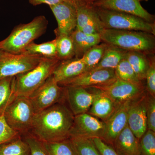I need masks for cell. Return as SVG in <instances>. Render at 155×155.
Segmentation results:
<instances>
[{"label": "cell", "instance_id": "74e56055", "mask_svg": "<svg viewBox=\"0 0 155 155\" xmlns=\"http://www.w3.org/2000/svg\"><path fill=\"white\" fill-rule=\"evenodd\" d=\"M33 6L38 5L41 4H47L49 6L54 5L64 2V0H28Z\"/></svg>", "mask_w": 155, "mask_h": 155}, {"label": "cell", "instance_id": "e0dca14e", "mask_svg": "<svg viewBox=\"0 0 155 155\" xmlns=\"http://www.w3.org/2000/svg\"><path fill=\"white\" fill-rule=\"evenodd\" d=\"M132 101H128L120 105L105 122V127L101 139L106 143L112 146L116 137L127 126V113Z\"/></svg>", "mask_w": 155, "mask_h": 155}, {"label": "cell", "instance_id": "8d00e7d4", "mask_svg": "<svg viewBox=\"0 0 155 155\" xmlns=\"http://www.w3.org/2000/svg\"><path fill=\"white\" fill-rule=\"evenodd\" d=\"M93 141L101 155H118L111 145L106 143L101 139H92Z\"/></svg>", "mask_w": 155, "mask_h": 155}, {"label": "cell", "instance_id": "5b68a950", "mask_svg": "<svg viewBox=\"0 0 155 155\" xmlns=\"http://www.w3.org/2000/svg\"><path fill=\"white\" fill-rule=\"evenodd\" d=\"M94 8L104 28L136 31L155 35L154 23L131 14Z\"/></svg>", "mask_w": 155, "mask_h": 155}, {"label": "cell", "instance_id": "4fadbf2b", "mask_svg": "<svg viewBox=\"0 0 155 155\" xmlns=\"http://www.w3.org/2000/svg\"><path fill=\"white\" fill-rule=\"evenodd\" d=\"M148 94L130 103L127 113V125L137 138L140 139L147 130L146 110Z\"/></svg>", "mask_w": 155, "mask_h": 155}, {"label": "cell", "instance_id": "83f0119b", "mask_svg": "<svg viewBox=\"0 0 155 155\" xmlns=\"http://www.w3.org/2000/svg\"><path fill=\"white\" fill-rule=\"evenodd\" d=\"M13 77L0 80V116L4 115L6 108L14 98L12 87Z\"/></svg>", "mask_w": 155, "mask_h": 155}, {"label": "cell", "instance_id": "30bf717a", "mask_svg": "<svg viewBox=\"0 0 155 155\" xmlns=\"http://www.w3.org/2000/svg\"><path fill=\"white\" fill-rule=\"evenodd\" d=\"M105 123L87 113L74 116L70 138H102Z\"/></svg>", "mask_w": 155, "mask_h": 155}, {"label": "cell", "instance_id": "277c9868", "mask_svg": "<svg viewBox=\"0 0 155 155\" xmlns=\"http://www.w3.org/2000/svg\"><path fill=\"white\" fill-rule=\"evenodd\" d=\"M100 35L105 43L125 51L147 53L155 48L153 35L147 32L104 28Z\"/></svg>", "mask_w": 155, "mask_h": 155}, {"label": "cell", "instance_id": "484cf974", "mask_svg": "<svg viewBox=\"0 0 155 155\" xmlns=\"http://www.w3.org/2000/svg\"><path fill=\"white\" fill-rule=\"evenodd\" d=\"M22 53L39 55L47 58L58 57L55 38L51 41L39 44L32 42L25 48Z\"/></svg>", "mask_w": 155, "mask_h": 155}, {"label": "cell", "instance_id": "836d02e7", "mask_svg": "<svg viewBox=\"0 0 155 155\" xmlns=\"http://www.w3.org/2000/svg\"><path fill=\"white\" fill-rule=\"evenodd\" d=\"M19 135L8 125L4 116H0V145Z\"/></svg>", "mask_w": 155, "mask_h": 155}, {"label": "cell", "instance_id": "1f68e13d", "mask_svg": "<svg viewBox=\"0 0 155 155\" xmlns=\"http://www.w3.org/2000/svg\"><path fill=\"white\" fill-rule=\"evenodd\" d=\"M139 155H155V132L147 130L139 139Z\"/></svg>", "mask_w": 155, "mask_h": 155}, {"label": "cell", "instance_id": "ab89813d", "mask_svg": "<svg viewBox=\"0 0 155 155\" xmlns=\"http://www.w3.org/2000/svg\"><path fill=\"white\" fill-rule=\"evenodd\" d=\"M64 1H67L68 2L71 3L75 5V7H76V5L80 2V0H64Z\"/></svg>", "mask_w": 155, "mask_h": 155}, {"label": "cell", "instance_id": "603a6c76", "mask_svg": "<svg viewBox=\"0 0 155 155\" xmlns=\"http://www.w3.org/2000/svg\"><path fill=\"white\" fill-rule=\"evenodd\" d=\"M0 155H31L30 147L21 135L0 145Z\"/></svg>", "mask_w": 155, "mask_h": 155}, {"label": "cell", "instance_id": "d6a6232c", "mask_svg": "<svg viewBox=\"0 0 155 155\" xmlns=\"http://www.w3.org/2000/svg\"><path fill=\"white\" fill-rule=\"evenodd\" d=\"M30 147L31 155H50L44 143L39 140L31 134L21 136Z\"/></svg>", "mask_w": 155, "mask_h": 155}, {"label": "cell", "instance_id": "7402d4cb", "mask_svg": "<svg viewBox=\"0 0 155 155\" xmlns=\"http://www.w3.org/2000/svg\"><path fill=\"white\" fill-rule=\"evenodd\" d=\"M127 51L108 45L98 64L91 70L115 69L119 63L126 57Z\"/></svg>", "mask_w": 155, "mask_h": 155}, {"label": "cell", "instance_id": "44dd1931", "mask_svg": "<svg viewBox=\"0 0 155 155\" xmlns=\"http://www.w3.org/2000/svg\"><path fill=\"white\" fill-rule=\"evenodd\" d=\"M70 35L74 44L76 58H81L87 50L101 41L100 34H87L76 28Z\"/></svg>", "mask_w": 155, "mask_h": 155}, {"label": "cell", "instance_id": "9c48e42d", "mask_svg": "<svg viewBox=\"0 0 155 155\" xmlns=\"http://www.w3.org/2000/svg\"><path fill=\"white\" fill-rule=\"evenodd\" d=\"M94 88L110 97L119 105L128 101H134L145 93L142 82L133 83L117 78L110 84Z\"/></svg>", "mask_w": 155, "mask_h": 155}, {"label": "cell", "instance_id": "2e32d148", "mask_svg": "<svg viewBox=\"0 0 155 155\" xmlns=\"http://www.w3.org/2000/svg\"><path fill=\"white\" fill-rule=\"evenodd\" d=\"M76 29L87 34H101L104 29L94 7L79 2L76 6Z\"/></svg>", "mask_w": 155, "mask_h": 155}, {"label": "cell", "instance_id": "ac0fdd59", "mask_svg": "<svg viewBox=\"0 0 155 155\" xmlns=\"http://www.w3.org/2000/svg\"><path fill=\"white\" fill-rule=\"evenodd\" d=\"M85 71L86 67L82 58H75L61 61L52 75L60 85Z\"/></svg>", "mask_w": 155, "mask_h": 155}, {"label": "cell", "instance_id": "7a4b0ae2", "mask_svg": "<svg viewBox=\"0 0 155 155\" xmlns=\"http://www.w3.org/2000/svg\"><path fill=\"white\" fill-rule=\"evenodd\" d=\"M61 61L58 57H44L33 69L14 76L12 87L14 96L29 97L52 75Z\"/></svg>", "mask_w": 155, "mask_h": 155}, {"label": "cell", "instance_id": "4dcf8cb0", "mask_svg": "<svg viewBox=\"0 0 155 155\" xmlns=\"http://www.w3.org/2000/svg\"><path fill=\"white\" fill-rule=\"evenodd\" d=\"M70 138L78 155H101L91 139Z\"/></svg>", "mask_w": 155, "mask_h": 155}, {"label": "cell", "instance_id": "8fae6325", "mask_svg": "<svg viewBox=\"0 0 155 155\" xmlns=\"http://www.w3.org/2000/svg\"><path fill=\"white\" fill-rule=\"evenodd\" d=\"M117 79L114 69L91 70L60 84V86H79L84 88L94 87L110 84Z\"/></svg>", "mask_w": 155, "mask_h": 155}, {"label": "cell", "instance_id": "9a60e30c", "mask_svg": "<svg viewBox=\"0 0 155 155\" xmlns=\"http://www.w3.org/2000/svg\"><path fill=\"white\" fill-rule=\"evenodd\" d=\"M50 8L58 22V28L54 31L55 34L71 35L77 25L76 7L64 1Z\"/></svg>", "mask_w": 155, "mask_h": 155}, {"label": "cell", "instance_id": "3957f363", "mask_svg": "<svg viewBox=\"0 0 155 155\" xmlns=\"http://www.w3.org/2000/svg\"><path fill=\"white\" fill-rule=\"evenodd\" d=\"M48 21L38 16L30 22L17 25L8 37L0 41V50L14 54H22L25 48L46 31Z\"/></svg>", "mask_w": 155, "mask_h": 155}, {"label": "cell", "instance_id": "e575fe53", "mask_svg": "<svg viewBox=\"0 0 155 155\" xmlns=\"http://www.w3.org/2000/svg\"><path fill=\"white\" fill-rule=\"evenodd\" d=\"M147 130L155 132V97L148 94L146 110Z\"/></svg>", "mask_w": 155, "mask_h": 155}, {"label": "cell", "instance_id": "f35d334b", "mask_svg": "<svg viewBox=\"0 0 155 155\" xmlns=\"http://www.w3.org/2000/svg\"><path fill=\"white\" fill-rule=\"evenodd\" d=\"M101 0H80L79 2L84 3L89 5H92L94 3Z\"/></svg>", "mask_w": 155, "mask_h": 155}, {"label": "cell", "instance_id": "d6986e66", "mask_svg": "<svg viewBox=\"0 0 155 155\" xmlns=\"http://www.w3.org/2000/svg\"><path fill=\"white\" fill-rule=\"evenodd\" d=\"M94 88L97 92V95L87 113L106 122L121 105L116 104L110 97L97 89Z\"/></svg>", "mask_w": 155, "mask_h": 155}, {"label": "cell", "instance_id": "cb8c5ba5", "mask_svg": "<svg viewBox=\"0 0 155 155\" xmlns=\"http://www.w3.org/2000/svg\"><path fill=\"white\" fill-rule=\"evenodd\" d=\"M125 58L139 80L142 81L145 79L150 63L142 53L127 51Z\"/></svg>", "mask_w": 155, "mask_h": 155}, {"label": "cell", "instance_id": "f546056e", "mask_svg": "<svg viewBox=\"0 0 155 155\" xmlns=\"http://www.w3.org/2000/svg\"><path fill=\"white\" fill-rule=\"evenodd\" d=\"M115 72L117 78L120 80L133 83L142 82L136 75L126 58L123 59L119 63L115 68Z\"/></svg>", "mask_w": 155, "mask_h": 155}, {"label": "cell", "instance_id": "d590c367", "mask_svg": "<svg viewBox=\"0 0 155 155\" xmlns=\"http://www.w3.org/2000/svg\"><path fill=\"white\" fill-rule=\"evenodd\" d=\"M145 79L147 80L146 90L148 94L155 97V64L154 61L150 64L147 71Z\"/></svg>", "mask_w": 155, "mask_h": 155}, {"label": "cell", "instance_id": "60d3db41", "mask_svg": "<svg viewBox=\"0 0 155 155\" xmlns=\"http://www.w3.org/2000/svg\"><path fill=\"white\" fill-rule=\"evenodd\" d=\"M140 2V1H147L148 0H139Z\"/></svg>", "mask_w": 155, "mask_h": 155}, {"label": "cell", "instance_id": "8992f818", "mask_svg": "<svg viewBox=\"0 0 155 155\" xmlns=\"http://www.w3.org/2000/svg\"><path fill=\"white\" fill-rule=\"evenodd\" d=\"M35 114L28 97L15 96L3 116L10 127L22 136L30 132Z\"/></svg>", "mask_w": 155, "mask_h": 155}, {"label": "cell", "instance_id": "6da1fadb", "mask_svg": "<svg viewBox=\"0 0 155 155\" xmlns=\"http://www.w3.org/2000/svg\"><path fill=\"white\" fill-rule=\"evenodd\" d=\"M74 115L66 103H59L35 114L30 134L44 143L70 138Z\"/></svg>", "mask_w": 155, "mask_h": 155}, {"label": "cell", "instance_id": "f1b7e54d", "mask_svg": "<svg viewBox=\"0 0 155 155\" xmlns=\"http://www.w3.org/2000/svg\"><path fill=\"white\" fill-rule=\"evenodd\" d=\"M107 44L103 43L93 47L81 57L86 67V71H90L98 64L102 58Z\"/></svg>", "mask_w": 155, "mask_h": 155}, {"label": "cell", "instance_id": "ffe728a7", "mask_svg": "<svg viewBox=\"0 0 155 155\" xmlns=\"http://www.w3.org/2000/svg\"><path fill=\"white\" fill-rule=\"evenodd\" d=\"M112 146L118 155H139V139L136 137L127 125Z\"/></svg>", "mask_w": 155, "mask_h": 155}, {"label": "cell", "instance_id": "4316f807", "mask_svg": "<svg viewBox=\"0 0 155 155\" xmlns=\"http://www.w3.org/2000/svg\"><path fill=\"white\" fill-rule=\"evenodd\" d=\"M44 144L50 155H78L70 138Z\"/></svg>", "mask_w": 155, "mask_h": 155}, {"label": "cell", "instance_id": "5bb4252c", "mask_svg": "<svg viewBox=\"0 0 155 155\" xmlns=\"http://www.w3.org/2000/svg\"><path fill=\"white\" fill-rule=\"evenodd\" d=\"M95 8L131 14L153 23L154 16L143 8L139 0H101L91 5Z\"/></svg>", "mask_w": 155, "mask_h": 155}, {"label": "cell", "instance_id": "52a82bcc", "mask_svg": "<svg viewBox=\"0 0 155 155\" xmlns=\"http://www.w3.org/2000/svg\"><path fill=\"white\" fill-rule=\"evenodd\" d=\"M44 57L25 53L14 54L0 50V80L28 72L36 67Z\"/></svg>", "mask_w": 155, "mask_h": 155}, {"label": "cell", "instance_id": "ba28073f", "mask_svg": "<svg viewBox=\"0 0 155 155\" xmlns=\"http://www.w3.org/2000/svg\"><path fill=\"white\" fill-rule=\"evenodd\" d=\"M28 98L36 114L57 103H66L65 88L51 75Z\"/></svg>", "mask_w": 155, "mask_h": 155}, {"label": "cell", "instance_id": "d4e9b609", "mask_svg": "<svg viewBox=\"0 0 155 155\" xmlns=\"http://www.w3.org/2000/svg\"><path fill=\"white\" fill-rule=\"evenodd\" d=\"M55 35L57 57L61 61L72 58L75 53L71 35Z\"/></svg>", "mask_w": 155, "mask_h": 155}, {"label": "cell", "instance_id": "7c38bea8", "mask_svg": "<svg viewBox=\"0 0 155 155\" xmlns=\"http://www.w3.org/2000/svg\"><path fill=\"white\" fill-rule=\"evenodd\" d=\"M65 88V101L74 116L87 113L97 95L96 91L90 92L79 86H67Z\"/></svg>", "mask_w": 155, "mask_h": 155}]
</instances>
